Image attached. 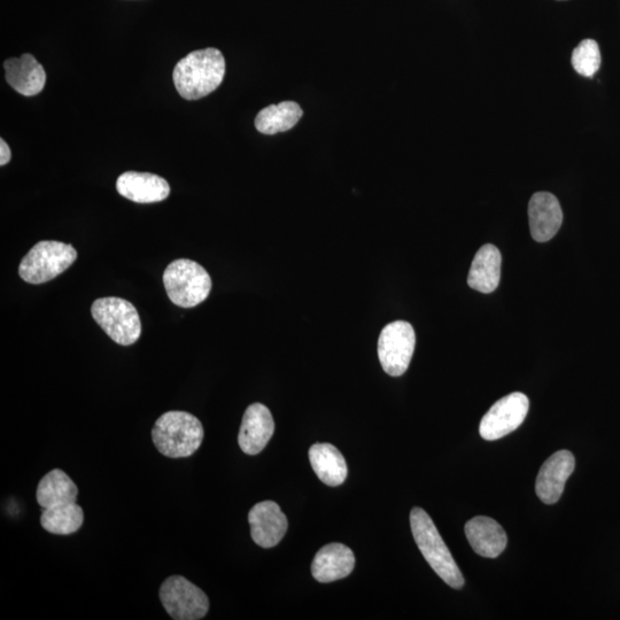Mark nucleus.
<instances>
[{"mask_svg": "<svg viewBox=\"0 0 620 620\" xmlns=\"http://www.w3.org/2000/svg\"><path fill=\"white\" fill-rule=\"evenodd\" d=\"M6 81L22 96L33 97L45 87L46 74L43 66L33 54H22L20 58L5 61Z\"/></svg>", "mask_w": 620, "mask_h": 620, "instance_id": "2eb2a0df", "label": "nucleus"}, {"mask_svg": "<svg viewBox=\"0 0 620 620\" xmlns=\"http://www.w3.org/2000/svg\"><path fill=\"white\" fill-rule=\"evenodd\" d=\"M226 76V60L217 49L197 50L177 62L173 79L186 100L204 98L220 87Z\"/></svg>", "mask_w": 620, "mask_h": 620, "instance_id": "f257e3e1", "label": "nucleus"}, {"mask_svg": "<svg viewBox=\"0 0 620 620\" xmlns=\"http://www.w3.org/2000/svg\"><path fill=\"white\" fill-rule=\"evenodd\" d=\"M12 157V153L9 145L6 144L4 139H0V165L5 166L9 164Z\"/></svg>", "mask_w": 620, "mask_h": 620, "instance_id": "b1692460", "label": "nucleus"}, {"mask_svg": "<svg viewBox=\"0 0 620 620\" xmlns=\"http://www.w3.org/2000/svg\"><path fill=\"white\" fill-rule=\"evenodd\" d=\"M465 536L475 552L483 557L495 558L507 547V534L493 518L478 516L465 524Z\"/></svg>", "mask_w": 620, "mask_h": 620, "instance_id": "dca6fc26", "label": "nucleus"}, {"mask_svg": "<svg viewBox=\"0 0 620 620\" xmlns=\"http://www.w3.org/2000/svg\"><path fill=\"white\" fill-rule=\"evenodd\" d=\"M204 426L186 412H168L154 424L152 438L158 451L170 459L195 454L204 440Z\"/></svg>", "mask_w": 620, "mask_h": 620, "instance_id": "7ed1b4c3", "label": "nucleus"}, {"mask_svg": "<svg viewBox=\"0 0 620 620\" xmlns=\"http://www.w3.org/2000/svg\"><path fill=\"white\" fill-rule=\"evenodd\" d=\"M531 235L536 242L546 243L560 230L563 213L560 201L549 192H537L529 204Z\"/></svg>", "mask_w": 620, "mask_h": 620, "instance_id": "ddd939ff", "label": "nucleus"}, {"mask_svg": "<svg viewBox=\"0 0 620 620\" xmlns=\"http://www.w3.org/2000/svg\"><path fill=\"white\" fill-rule=\"evenodd\" d=\"M79 496V488L65 471L54 469L45 475L38 484L36 498L43 509L74 503Z\"/></svg>", "mask_w": 620, "mask_h": 620, "instance_id": "aec40b11", "label": "nucleus"}, {"mask_svg": "<svg viewBox=\"0 0 620 620\" xmlns=\"http://www.w3.org/2000/svg\"><path fill=\"white\" fill-rule=\"evenodd\" d=\"M575 456L569 451H558L542 465L536 482L538 498L546 505H554L564 492L565 484L575 471Z\"/></svg>", "mask_w": 620, "mask_h": 620, "instance_id": "9b49d317", "label": "nucleus"}, {"mask_svg": "<svg viewBox=\"0 0 620 620\" xmlns=\"http://www.w3.org/2000/svg\"><path fill=\"white\" fill-rule=\"evenodd\" d=\"M354 567L355 556L350 547L330 544L315 555L312 575L319 583H332L350 576Z\"/></svg>", "mask_w": 620, "mask_h": 620, "instance_id": "f3484780", "label": "nucleus"}, {"mask_svg": "<svg viewBox=\"0 0 620 620\" xmlns=\"http://www.w3.org/2000/svg\"><path fill=\"white\" fill-rule=\"evenodd\" d=\"M309 461L317 477L325 485L343 484L348 475L347 463L339 449L331 444H315L309 449Z\"/></svg>", "mask_w": 620, "mask_h": 620, "instance_id": "6ab92c4d", "label": "nucleus"}, {"mask_svg": "<svg viewBox=\"0 0 620 620\" xmlns=\"http://www.w3.org/2000/svg\"><path fill=\"white\" fill-rule=\"evenodd\" d=\"M91 314L116 344L133 345L142 335L141 317L127 300L114 297L97 299L92 304Z\"/></svg>", "mask_w": 620, "mask_h": 620, "instance_id": "423d86ee", "label": "nucleus"}, {"mask_svg": "<svg viewBox=\"0 0 620 620\" xmlns=\"http://www.w3.org/2000/svg\"><path fill=\"white\" fill-rule=\"evenodd\" d=\"M502 257L498 247L486 244L476 253L469 271L471 289L492 293L498 289L501 278Z\"/></svg>", "mask_w": 620, "mask_h": 620, "instance_id": "a211bd4d", "label": "nucleus"}, {"mask_svg": "<svg viewBox=\"0 0 620 620\" xmlns=\"http://www.w3.org/2000/svg\"><path fill=\"white\" fill-rule=\"evenodd\" d=\"M410 526L418 549L433 571L448 586L461 589L464 586L462 572L428 513L422 508H414L410 513Z\"/></svg>", "mask_w": 620, "mask_h": 620, "instance_id": "f03ea898", "label": "nucleus"}, {"mask_svg": "<svg viewBox=\"0 0 620 620\" xmlns=\"http://www.w3.org/2000/svg\"><path fill=\"white\" fill-rule=\"evenodd\" d=\"M302 115L304 112L301 107L294 102L270 105L258 114L255 119V128L263 135L285 133L296 127Z\"/></svg>", "mask_w": 620, "mask_h": 620, "instance_id": "412c9836", "label": "nucleus"}, {"mask_svg": "<svg viewBox=\"0 0 620 620\" xmlns=\"http://www.w3.org/2000/svg\"><path fill=\"white\" fill-rule=\"evenodd\" d=\"M164 285L174 305L193 308L208 298L212 290V278L199 263L178 259L166 268Z\"/></svg>", "mask_w": 620, "mask_h": 620, "instance_id": "20e7f679", "label": "nucleus"}, {"mask_svg": "<svg viewBox=\"0 0 620 620\" xmlns=\"http://www.w3.org/2000/svg\"><path fill=\"white\" fill-rule=\"evenodd\" d=\"M416 345L413 325L405 321L387 324L378 339V358L387 375L400 377L412 362Z\"/></svg>", "mask_w": 620, "mask_h": 620, "instance_id": "0eeeda50", "label": "nucleus"}, {"mask_svg": "<svg viewBox=\"0 0 620 620\" xmlns=\"http://www.w3.org/2000/svg\"><path fill=\"white\" fill-rule=\"evenodd\" d=\"M571 62L579 75L593 77L601 66L599 44L594 40H584L573 50Z\"/></svg>", "mask_w": 620, "mask_h": 620, "instance_id": "5701e85b", "label": "nucleus"}, {"mask_svg": "<svg viewBox=\"0 0 620 620\" xmlns=\"http://www.w3.org/2000/svg\"><path fill=\"white\" fill-rule=\"evenodd\" d=\"M529 408V398L521 392L511 393L496 401L480 422V436L487 441L508 436L523 424Z\"/></svg>", "mask_w": 620, "mask_h": 620, "instance_id": "1a4fd4ad", "label": "nucleus"}, {"mask_svg": "<svg viewBox=\"0 0 620 620\" xmlns=\"http://www.w3.org/2000/svg\"><path fill=\"white\" fill-rule=\"evenodd\" d=\"M76 259L77 252L72 245L43 240L23 258L19 275L29 284H44L64 273Z\"/></svg>", "mask_w": 620, "mask_h": 620, "instance_id": "39448f33", "label": "nucleus"}, {"mask_svg": "<svg viewBox=\"0 0 620 620\" xmlns=\"http://www.w3.org/2000/svg\"><path fill=\"white\" fill-rule=\"evenodd\" d=\"M251 536L262 548H273L282 541L288 531V518L274 501L257 503L248 514Z\"/></svg>", "mask_w": 620, "mask_h": 620, "instance_id": "9d476101", "label": "nucleus"}, {"mask_svg": "<svg viewBox=\"0 0 620 620\" xmlns=\"http://www.w3.org/2000/svg\"><path fill=\"white\" fill-rule=\"evenodd\" d=\"M275 432L274 417L262 403L246 409L238 434V444L247 455H258L266 448Z\"/></svg>", "mask_w": 620, "mask_h": 620, "instance_id": "f8f14e48", "label": "nucleus"}, {"mask_svg": "<svg viewBox=\"0 0 620 620\" xmlns=\"http://www.w3.org/2000/svg\"><path fill=\"white\" fill-rule=\"evenodd\" d=\"M116 190L122 197L137 204L160 203L170 195V186L165 178L151 173H124L116 181Z\"/></svg>", "mask_w": 620, "mask_h": 620, "instance_id": "4468645a", "label": "nucleus"}, {"mask_svg": "<svg viewBox=\"0 0 620 620\" xmlns=\"http://www.w3.org/2000/svg\"><path fill=\"white\" fill-rule=\"evenodd\" d=\"M83 522V509L76 502L46 508L41 517L43 529L60 536H68L79 531Z\"/></svg>", "mask_w": 620, "mask_h": 620, "instance_id": "4be33fe9", "label": "nucleus"}, {"mask_svg": "<svg viewBox=\"0 0 620 620\" xmlns=\"http://www.w3.org/2000/svg\"><path fill=\"white\" fill-rule=\"evenodd\" d=\"M160 600L168 615L176 620L203 619L209 610L204 591L181 576L166 579L160 588Z\"/></svg>", "mask_w": 620, "mask_h": 620, "instance_id": "6e6552de", "label": "nucleus"}]
</instances>
